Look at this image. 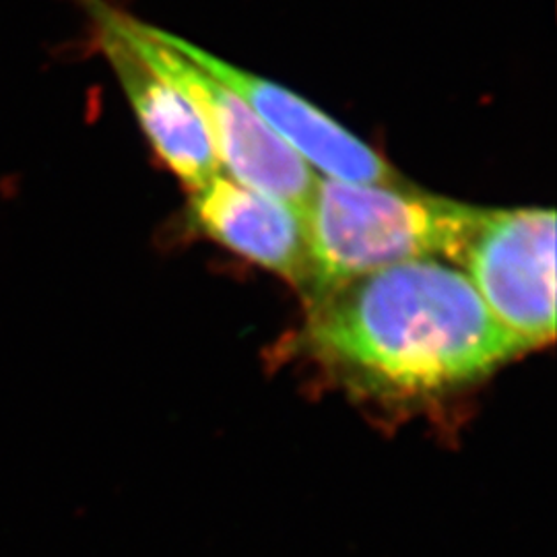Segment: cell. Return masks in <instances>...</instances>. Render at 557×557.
<instances>
[{"mask_svg": "<svg viewBox=\"0 0 557 557\" xmlns=\"http://www.w3.org/2000/svg\"><path fill=\"white\" fill-rule=\"evenodd\" d=\"M168 40L184 57L199 64L213 79L220 81L246 101L278 139L289 145L301 160L326 178L380 186L407 184L376 149L349 133L341 122L322 112L319 106L304 100L296 91L230 64L170 32Z\"/></svg>", "mask_w": 557, "mask_h": 557, "instance_id": "5b68a950", "label": "cell"}, {"mask_svg": "<svg viewBox=\"0 0 557 557\" xmlns=\"http://www.w3.org/2000/svg\"><path fill=\"white\" fill-rule=\"evenodd\" d=\"M306 345L370 393L440 397L524 354L444 260H413L354 278L310 304Z\"/></svg>", "mask_w": 557, "mask_h": 557, "instance_id": "6da1fadb", "label": "cell"}, {"mask_svg": "<svg viewBox=\"0 0 557 557\" xmlns=\"http://www.w3.org/2000/svg\"><path fill=\"white\" fill-rule=\"evenodd\" d=\"M83 7L145 137L190 193L199 190L223 172L199 112L140 59L120 25L119 7L108 0H83Z\"/></svg>", "mask_w": 557, "mask_h": 557, "instance_id": "8992f818", "label": "cell"}, {"mask_svg": "<svg viewBox=\"0 0 557 557\" xmlns=\"http://www.w3.org/2000/svg\"><path fill=\"white\" fill-rule=\"evenodd\" d=\"M481 207L403 186L319 178L304 227L310 248L306 298H324L354 278L413 262L460 267L483 218Z\"/></svg>", "mask_w": 557, "mask_h": 557, "instance_id": "7a4b0ae2", "label": "cell"}, {"mask_svg": "<svg viewBox=\"0 0 557 557\" xmlns=\"http://www.w3.org/2000/svg\"><path fill=\"white\" fill-rule=\"evenodd\" d=\"M188 213L205 236L308 294L306 227L289 207L221 172L193 193Z\"/></svg>", "mask_w": 557, "mask_h": 557, "instance_id": "52a82bcc", "label": "cell"}, {"mask_svg": "<svg viewBox=\"0 0 557 557\" xmlns=\"http://www.w3.org/2000/svg\"><path fill=\"white\" fill-rule=\"evenodd\" d=\"M120 25L140 59L199 112L223 174L283 202L304 220L319 180L314 170L246 101L184 57L168 32L124 11Z\"/></svg>", "mask_w": 557, "mask_h": 557, "instance_id": "3957f363", "label": "cell"}, {"mask_svg": "<svg viewBox=\"0 0 557 557\" xmlns=\"http://www.w3.org/2000/svg\"><path fill=\"white\" fill-rule=\"evenodd\" d=\"M499 324L537 349L556 337V211L485 209L458 267Z\"/></svg>", "mask_w": 557, "mask_h": 557, "instance_id": "277c9868", "label": "cell"}]
</instances>
